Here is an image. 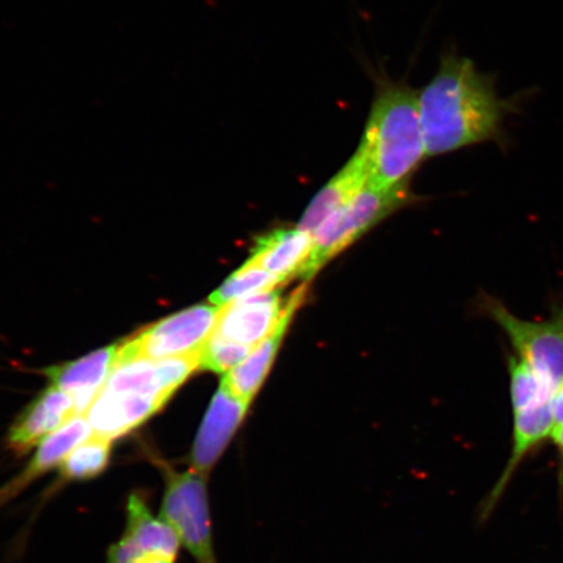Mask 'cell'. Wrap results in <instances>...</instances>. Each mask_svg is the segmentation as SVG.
I'll list each match as a JSON object with an SVG mask.
<instances>
[{"instance_id": "obj_1", "label": "cell", "mask_w": 563, "mask_h": 563, "mask_svg": "<svg viewBox=\"0 0 563 563\" xmlns=\"http://www.w3.org/2000/svg\"><path fill=\"white\" fill-rule=\"evenodd\" d=\"M520 96L498 95L495 76L455 52L443 54L438 73L419 90L427 157L484 143L504 144L506 121L519 111Z\"/></svg>"}, {"instance_id": "obj_2", "label": "cell", "mask_w": 563, "mask_h": 563, "mask_svg": "<svg viewBox=\"0 0 563 563\" xmlns=\"http://www.w3.org/2000/svg\"><path fill=\"white\" fill-rule=\"evenodd\" d=\"M358 145L367 157L369 185L383 189L407 187V180L427 157L419 90L377 74L375 96Z\"/></svg>"}, {"instance_id": "obj_3", "label": "cell", "mask_w": 563, "mask_h": 563, "mask_svg": "<svg viewBox=\"0 0 563 563\" xmlns=\"http://www.w3.org/2000/svg\"><path fill=\"white\" fill-rule=\"evenodd\" d=\"M410 199L406 187L383 189L368 185L346 207L330 216L314 232L313 249L299 277L309 280L330 260L340 255L352 243L391 211Z\"/></svg>"}, {"instance_id": "obj_4", "label": "cell", "mask_w": 563, "mask_h": 563, "mask_svg": "<svg viewBox=\"0 0 563 563\" xmlns=\"http://www.w3.org/2000/svg\"><path fill=\"white\" fill-rule=\"evenodd\" d=\"M220 307L201 305L141 329L117 344V363L133 358H159L187 356L201 352L213 333Z\"/></svg>"}, {"instance_id": "obj_5", "label": "cell", "mask_w": 563, "mask_h": 563, "mask_svg": "<svg viewBox=\"0 0 563 563\" xmlns=\"http://www.w3.org/2000/svg\"><path fill=\"white\" fill-rule=\"evenodd\" d=\"M484 311L511 343L514 355L522 358L553 387L563 382V302L549 319L528 321L511 313L504 302L485 298Z\"/></svg>"}, {"instance_id": "obj_6", "label": "cell", "mask_w": 563, "mask_h": 563, "mask_svg": "<svg viewBox=\"0 0 563 563\" xmlns=\"http://www.w3.org/2000/svg\"><path fill=\"white\" fill-rule=\"evenodd\" d=\"M161 518L199 563L216 561L208 496V476L189 468L168 471Z\"/></svg>"}, {"instance_id": "obj_7", "label": "cell", "mask_w": 563, "mask_h": 563, "mask_svg": "<svg viewBox=\"0 0 563 563\" xmlns=\"http://www.w3.org/2000/svg\"><path fill=\"white\" fill-rule=\"evenodd\" d=\"M181 541L164 519L153 517L136 493L126 504V528L123 538L112 545L108 563H137L162 559L175 561Z\"/></svg>"}, {"instance_id": "obj_8", "label": "cell", "mask_w": 563, "mask_h": 563, "mask_svg": "<svg viewBox=\"0 0 563 563\" xmlns=\"http://www.w3.org/2000/svg\"><path fill=\"white\" fill-rule=\"evenodd\" d=\"M286 301L278 290L260 292L220 307L211 335L256 347L277 328Z\"/></svg>"}, {"instance_id": "obj_9", "label": "cell", "mask_w": 563, "mask_h": 563, "mask_svg": "<svg viewBox=\"0 0 563 563\" xmlns=\"http://www.w3.org/2000/svg\"><path fill=\"white\" fill-rule=\"evenodd\" d=\"M249 410L250 405L232 397L220 386L197 432L189 454V468L209 476L241 429Z\"/></svg>"}, {"instance_id": "obj_10", "label": "cell", "mask_w": 563, "mask_h": 563, "mask_svg": "<svg viewBox=\"0 0 563 563\" xmlns=\"http://www.w3.org/2000/svg\"><path fill=\"white\" fill-rule=\"evenodd\" d=\"M306 295V285L300 286L292 292L291 297L286 301L285 311L280 317L277 328L252 350L243 363L222 377V389L241 400V402L251 406L252 400L255 399L267 375H269L287 329L290 327L291 320L295 313L298 312L301 302L305 301Z\"/></svg>"}, {"instance_id": "obj_11", "label": "cell", "mask_w": 563, "mask_h": 563, "mask_svg": "<svg viewBox=\"0 0 563 563\" xmlns=\"http://www.w3.org/2000/svg\"><path fill=\"white\" fill-rule=\"evenodd\" d=\"M168 402L159 396L101 390L87 415L93 434L114 441L157 413Z\"/></svg>"}, {"instance_id": "obj_12", "label": "cell", "mask_w": 563, "mask_h": 563, "mask_svg": "<svg viewBox=\"0 0 563 563\" xmlns=\"http://www.w3.org/2000/svg\"><path fill=\"white\" fill-rule=\"evenodd\" d=\"M75 415L73 397L52 385L21 412L10 429L7 442L13 452L25 454Z\"/></svg>"}, {"instance_id": "obj_13", "label": "cell", "mask_w": 563, "mask_h": 563, "mask_svg": "<svg viewBox=\"0 0 563 563\" xmlns=\"http://www.w3.org/2000/svg\"><path fill=\"white\" fill-rule=\"evenodd\" d=\"M93 435L87 415H75L40 443L33 460L13 481L0 489V506L19 495L35 478L59 467L74 450Z\"/></svg>"}, {"instance_id": "obj_14", "label": "cell", "mask_w": 563, "mask_h": 563, "mask_svg": "<svg viewBox=\"0 0 563 563\" xmlns=\"http://www.w3.org/2000/svg\"><path fill=\"white\" fill-rule=\"evenodd\" d=\"M117 346L46 369L54 386L73 397L77 415H86L114 368Z\"/></svg>"}, {"instance_id": "obj_15", "label": "cell", "mask_w": 563, "mask_h": 563, "mask_svg": "<svg viewBox=\"0 0 563 563\" xmlns=\"http://www.w3.org/2000/svg\"><path fill=\"white\" fill-rule=\"evenodd\" d=\"M368 181L367 157H365L363 147L358 145L354 156L342 167V170L317 194L311 206L307 208L305 216L301 217L298 228L314 235L321 224L335 211L354 200L368 185Z\"/></svg>"}, {"instance_id": "obj_16", "label": "cell", "mask_w": 563, "mask_h": 563, "mask_svg": "<svg viewBox=\"0 0 563 563\" xmlns=\"http://www.w3.org/2000/svg\"><path fill=\"white\" fill-rule=\"evenodd\" d=\"M313 249L311 232L276 230L256 242L250 260L286 282L299 277Z\"/></svg>"}, {"instance_id": "obj_17", "label": "cell", "mask_w": 563, "mask_h": 563, "mask_svg": "<svg viewBox=\"0 0 563 563\" xmlns=\"http://www.w3.org/2000/svg\"><path fill=\"white\" fill-rule=\"evenodd\" d=\"M103 390L147 394V396H159L167 400L174 396L167 390L159 362L151 358H133V361L117 363Z\"/></svg>"}, {"instance_id": "obj_18", "label": "cell", "mask_w": 563, "mask_h": 563, "mask_svg": "<svg viewBox=\"0 0 563 563\" xmlns=\"http://www.w3.org/2000/svg\"><path fill=\"white\" fill-rule=\"evenodd\" d=\"M284 284H286L285 279L264 271L262 266L249 258L241 269L232 274L218 290L211 294L209 300L216 307H223L252 295L277 290Z\"/></svg>"}, {"instance_id": "obj_19", "label": "cell", "mask_w": 563, "mask_h": 563, "mask_svg": "<svg viewBox=\"0 0 563 563\" xmlns=\"http://www.w3.org/2000/svg\"><path fill=\"white\" fill-rule=\"evenodd\" d=\"M508 371L512 411L551 402L555 387L541 378L522 358L509 355Z\"/></svg>"}, {"instance_id": "obj_20", "label": "cell", "mask_w": 563, "mask_h": 563, "mask_svg": "<svg viewBox=\"0 0 563 563\" xmlns=\"http://www.w3.org/2000/svg\"><path fill=\"white\" fill-rule=\"evenodd\" d=\"M110 456L111 441L93 434L63 461L60 476L65 481H90L103 473Z\"/></svg>"}, {"instance_id": "obj_21", "label": "cell", "mask_w": 563, "mask_h": 563, "mask_svg": "<svg viewBox=\"0 0 563 563\" xmlns=\"http://www.w3.org/2000/svg\"><path fill=\"white\" fill-rule=\"evenodd\" d=\"M253 349L255 347L210 335L206 346L201 350V368L227 375L228 372L243 363Z\"/></svg>"}, {"instance_id": "obj_22", "label": "cell", "mask_w": 563, "mask_h": 563, "mask_svg": "<svg viewBox=\"0 0 563 563\" xmlns=\"http://www.w3.org/2000/svg\"><path fill=\"white\" fill-rule=\"evenodd\" d=\"M551 408L555 429L563 427V382L555 387L551 399ZM554 429V431H555Z\"/></svg>"}, {"instance_id": "obj_23", "label": "cell", "mask_w": 563, "mask_h": 563, "mask_svg": "<svg viewBox=\"0 0 563 563\" xmlns=\"http://www.w3.org/2000/svg\"><path fill=\"white\" fill-rule=\"evenodd\" d=\"M137 563H175V561L154 559V560L141 561V562H137Z\"/></svg>"}, {"instance_id": "obj_24", "label": "cell", "mask_w": 563, "mask_h": 563, "mask_svg": "<svg viewBox=\"0 0 563 563\" xmlns=\"http://www.w3.org/2000/svg\"><path fill=\"white\" fill-rule=\"evenodd\" d=\"M208 563H217L216 561H211V562H208Z\"/></svg>"}]
</instances>
